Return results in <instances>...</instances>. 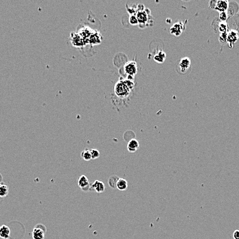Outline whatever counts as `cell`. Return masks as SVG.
Listing matches in <instances>:
<instances>
[{"label":"cell","mask_w":239,"mask_h":239,"mask_svg":"<svg viewBox=\"0 0 239 239\" xmlns=\"http://www.w3.org/2000/svg\"><path fill=\"white\" fill-rule=\"evenodd\" d=\"M218 30L221 33H224V32H227L228 31V24L226 22H221L220 24L218 25Z\"/></svg>","instance_id":"19"},{"label":"cell","mask_w":239,"mask_h":239,"mask_svg":"<svg viewBox=\"0 0 239 239\" xmlns=\"http://www.w3.org/2000/svg\"><path fill=\"white\" fill-rule=\"evenodd\" d=\"M129 22L131 24H132L133 26L138 24V21H137L136 16L135 15H131V17L129 18Z\"/></svg>","instance_id":"23"},{"label":"cell","mask_w":239,"mask_h":239,"mask_svg":"<svg viewBox=\"0 0 239 239\" xmlns=\"http://www.w3.org/2000/svg\"><path fill=\"white\" fill-rule=\"evenodd\" d=\"M233 238L234 239H239V230H237L234 232Z\"/></svg>","instance_id":"24"},{"label":"cell","mask_w":239,"mask_h":239,"mask_svg":"<svg viewBox=\"0 0 239 239\" xmlns=\"http://www.w3.org/2000/svg\"><path fill=\"white\" fill-rule=\"evenodd\" d=\"M239 38L238 32L234 30H232L227 32V43L229 44L230 48L233 47L234 44L238 41Z\"/></svg>","instance_id":"3"},{"label":"cell","mask_w":239,"mask_h":239,"mask_svg":"<svg viewBox=\"0 0 239 239\" xmlns=\"http://www.w3.org/2000/svg\"><path fill=\"white\" fill-rule=\"evenodd\" d=\"M90 153L92 159H96L100 156V152L96 149H91L90 150Z\"/></svg>","instance_id":"20"},{"label":"cell","mask_w":239,"mask_h":239,"mask_svg":"<svg viewBox=\"0 0 239 239\" xmlns=\"http://www.w3.org/2000/svg\"><path fill=\"white\" fill-rule=\"evenodd\" d=\"M166 57V55L165 52L160 50L158 52V53H156L155 55V56H154V60L159 64H162L164 62Z\"/></svg>","instance_id":"15"},{"label":"cell","mask_w":239,"mask_h":239,"mask_svg":"<svg viewBox=\"0 0 239 239\" xmlns=\"http://www.w3.org/2000/svg\"><path fill=\"white\" fill-rule=\"evenodd\" d=\"M115 93L117 97L120 98H125L129 95L130 92L131 91L126 86L124 81H119L115 86Z\"/></svg>","instance_id":"1"},{"label":"cell","mask_w":239,"mask_h":239,"mask_svg":"<svg viewBox=\"0 0 239 239\" xmlns=\"http://www.w3.org/2000/svg\"><path fill=\"white\" fill-rule=\"evenodd\" d=\"M149 14H150V12L148 10L137 12L136 17L138 21V24H146L149 21V17H150L149 16Z\"/></svg>","instance_id":"6"},{"label":"cell","mask_w":239,"mask_h":239,"mask_svg":"<svg viewBox=\"0 0 239 239\" xmlns=\"http://www.w3.org/2000/svg\"><path fill=\"white\" fill-rule=\"evenodd\" d=\"M229 7V2L228 1H223V0H219L217 1L215 6L214 10L218 11L219 12H226Z\"/></svg>","instance_id":"10"},{"label":"cell","mask_w":239,"mask_h":239,"mask_svg":"<svg viewBox=\"0 0 239 239\" xmlns=\"http://www.w3.org/2000/svg\"><path fill=\"white\" fill-rule=\"evenodd\" d=\"M91 189H94L98 194H100V193H102L104 191L105 185H104L103 181L96 180L90 185V190H91Z\"/></svg>","instance_id":"9"},{"label":"cell","mask_w":239,"mask_h":239,"mask_svg":"<svg viewBox=\"0 0 239 239\" xmlns=\"http://www.w3.org/2000/svg\"><path fill=\"white\" fill-rule=\"evenodd\" d=\"M216 3H217V1H210L209 2V7L212 9L215 8V6H216Z\"/></svg>","instance_id":"25"},{"label":"cell","mask_w":239,"mask_h":239,"mask_svg":"<svg viewBox=\"0 0 239 239\" xmlns=\"http://www.w3.org/2000/svg\"><path fill=\"white\" fill-rule=\"evenodd\" d=\"M71 41L73 45L78 48L83 46V44H85V41L83 38L79 35L75 33V32H71Z\"/></svg>","instance_id":"7"},{"label":"cell","mask_w":239,"mask_h":239,"mask_svg":"<svg viewBox=\"0 0 239 239\" xmlns=\"http://www.w3.org/2000/svg\"><path fill=\"white\" fill-rule=\"evenodd\" d=\"M186 27L185 24L183 22H178L173 24V26L170 29V32L171 34L175 36H179L181 35L183 31H184Z\"/></svg>","instance_id":"2"},{"label":"cell","mask_w":239,"mask_h":239,"mask_svg":"<svg viewBox=\"0 0 239 239\" xmlns=\"http://www.w3.org/2000/svg\"><path fill=\"white\" fill-rule=\"evenodd\" d=\"M140 148V143L137 140L133 139H131L127 144V150L129 152L133 153L136 152Z\"/></svg>","instance_id":"12"},{"label":"cell","mask_w":239,"mask_h":239,"mask_svg":"<svg viewBox=\"0 0 239 239\" xmlns=\"http://www.w3.org/2000/svg\"><path fill=\"white\" fill-rule=\"evenodd\" d=\"M81 158L86 161H90L91 159H91L90 150H89L88 149H85V150H83V151L81 152Z\"/></svg>","instance_id":"18"},{"label":"cell","mask_w":239,"mask_h":239,"mask_svg":"<svg viewBox=\"0 0 239 239\" xmlns=\"http://www.w3.org/2000/svg\"><path fill=\"white\" fill-rule=\"evenodd\" d=\"M77 184L84 192H88L90 190V184L89 179L85 175L80 176L77 181Z\"/></svg>","instance_id":"4"},{"label":"cell","mask_w":239,"mask_h":239,"mask_svg":"<svg viewBox=\"0 0 239 239\" xmlns=\"http://www.w3.org/2000/svg\"><path fill=\"white\" fill-rule=\"evenodd\" d=\"M119 178L117 176H111V177L108 180V183L109 185L111 188H116V184L117 182L118 181Z\"/></svg>","instance_id":"17"},{"label":"cell","mask_w":239,"mask_h":239,"mask_svg":"<svg viewBox=\"0 0 239 239\" xmlns=\"http://www.w3.org/2000/svg\"><path fill=\"white\" fill-rule=\"evenodd\" d=\"M11 235V230L7 225H3L0 227V238L2 239H8Z\"/></svg>","instance_id":"13"},{"label":"cell","mask_w":239,"mask_h":239,"mask_svg":"<svg viewBox=\"0 0 239 239\" xmlns=\"http://www.w3.org/2000/svg\"><path fill=\"white\" fill-rule=\"evenodd\" d=\"M191 61L188 57H184L180 60L179 63L178 64V66L180 68V70L183 73L187 71L188 69L191 68Z\"/></svg>","instance_id":"8"},{"label":"cell","mask_w":239,"mask_h":239,"mask_svg":"<svg viewBox=\"0 0 239 239\" xmlns=\"http://www.w3.org/2000/svg\"><path fill=\"white\" fill-rule=\"evenodd\" d=\"M8 187L4 184H0V198H5L8 194Z\"/></svg>","instance_id":"16"},{"label":"cell","mask_w":239,"mask_h":239,"mask_svg":"<svg viewBox=\"0 0 239 239\" xmlns=\"http://www.w3.org/2000/svg\"><path fill=\"white\" fill-rule=\"evenodd\" d=\"M228 18V14L227 11L226 12H219V19H220L221 22H225Z\"/></svg>","instance_id":"21"},{"label":"cell","mask_w":239,"mask_h":239,"mask_svg":"<svg viewBox=\"0 0 239 239\" xmlns=\"http://www.w3.org/2000/svg\"><path fill=\"white\" fill-rule=\"evenodd\" d=\"M124 71L129 77H133L137 72V64L135 61H129L124 65Z\"/></svg>","instance_id":"5"},{"label":"cell","mask_w":239,"mask_h":239,"mask_svg":"<svg viewBox=\"0 0 239 239\" xmlns=\"http://www.w3.org/2000/svg\"><path fill=\"white\" fill-rule=\"evenodd\" d=\"M127 188H128V183H127L126 180L122 178H119L116 184V188L120 191H124L126 190Z\"/></svg>","instance_id":"14"},{"label":"cell","mask_w":239,"mask_h":239,"mask_svg":"<svg viewBox=\"0 0 239 239\" xmlns=\"http://www.w3.org/2000/svg\"><path fill=\"white\" fill-rule=\"evenodd\" d=\"M45 231L38 225L34 227L32 230V238L33 239H44L45 238Z\"/></svg>","instance_id":"11"},{"label":"cell","mask_w":239,"mask_h":239,"mask_svg":"<svg viewBox=\"0 0 239 239\" xmlns=\"http://www.w3.org/2000/svg\"><path fill=\"white\" fill-rule=\"evenodd\" d=\"M227 32L221 33L220 36H219V41H220L221 44L227 43Z\"/></svg>","instance_id":"22"}]
</instances>
